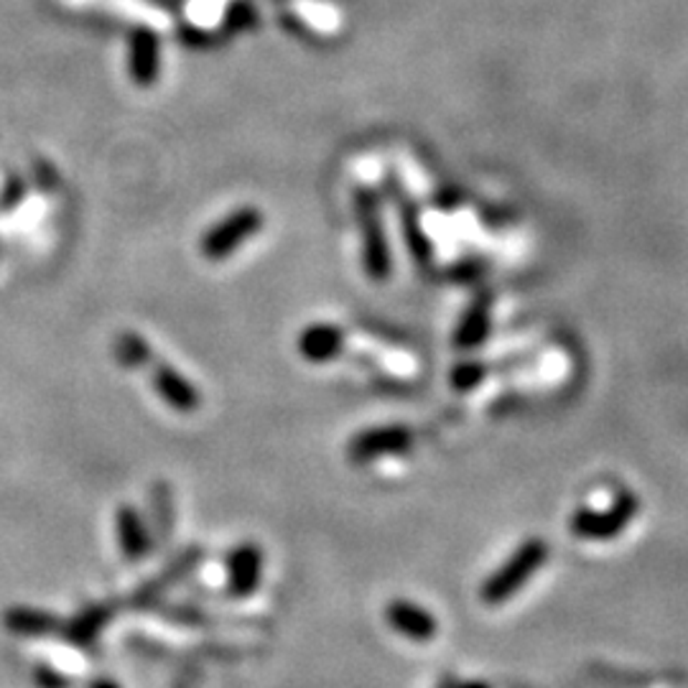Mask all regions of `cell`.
<instances>
[{
  "label": "cell",
  "instance_id": "6da1fadb",
  "mask_svg": "<svg viewBox=\"0 0 688 688\" xmlns=\"http://www.w3.org/2000/svg\"><path fill=\"white\" fill-rule=\"evenodd\" d=\"M355 220L359 228V240H363V268L365 275L375 283H385L393 273V256L388 232H385V220L381 199L373 189H357L355 197Z\"/></svg>",
  "mask_w": 688,
  "mask_h": 688
},
{
  "label": "cell",
  "instance_id": "7a4b0ae2",
  "mask_svg": "<svg viewBox=\"0 0 688 688\" xmlns=\"http://www.w3.org/2000/svg\"><path fill=\"white\" fill-rule=\"evenodd\" d=\"M265 217L258 207L246 205L232 209L230 215H225L220 222H215L199 240V253L209 263H222V260L232 258L238 250L246 246L248 240H253L256 234L263 230Z\"/></svg>",
  "mask_w": 688,
  "mask_h": 688
},
{
  "label": "cell",
  "instance_id": "3957f363",
  "mask_svg": "<svg viewBox=\"0 0 688 688\" xmlns=\"http://www.w3.org/2000/svg\"><path fill=\"white\" fill-rule=\"evenodd\" d=\"M549 559V545L541 539H528L523 545H518L505 564L494 572L488 582L482 584V602L484 604H502L531 578Z\"/></svg>",
  "mask_w": 688,
  "mask_h": 688
},
{
  "label": "cell",
  "instance_id": "277c9868",
  "mask_svg": "<svg viewBox=\"0 0 688 688\" xmlns=\"http://www.w3.org/2000/svg\"><path fill=\"white\" fill-rule=\"evenodd\" d=\"M640 502L633 492H619L615 502L604 510H576L572 518V533L584 541H612L633 523Z\"/></svg>",
  "mask_w": 688,
  "mask_h": 688
},
{
  "label": "cell",
  "instance_id": "5b68a950",
  "mask_svg": "<svg viewBox=\"0 0 688 688\" xmlns=\"http://www.w3.org/2000/svg\"><path fill=\"white\" fill-rule=\"evenodd\" d=\"M416 436L408 426L403 424H385V426H371V429L357 431L347 441V459L352 465H371L383 457H400L414 447Z\"/></svg>",
  "mask_w": 688,
  "mask_h": 688
},
{
  "label": "cell",
  "instance_id": "8992f818",
  "mask_svg": "<svg viewBox=\"0 0 688 688\" xmlns=\"http://www.w3.org/2000/svg\"><path fill=\"white\" fill-rule=\"evenodd\" d=\"M146 373H148L150 385H154L156 396L161 398L171 410H176V414L189 416V414H197V410L201 408L199 388L176 371L174 365L154 357L148 363Z\"/></svg>",
  "mask_w": 688,
  "mask_h": 688
},
{
  "label": "cell",
  "instance_id": "52a82bcc",
  "mask_svg": "<svg viewBox=\"0 0 688 688\" xmlns=\"http://www.w3.org/2000/svg\"><path fill=\"white\" fill-rule=\"evenodd\" d=\"M263 578V551L256 543H240L228 556V590L234 597L246 600L258 592Z\"/></svg>",
  "mask_w": 688,
  "mask_h": 688
},
{
  "label": "cell",
  "instance_id": "ba28073f",
  "mask_svg": "<svg viewBox=\"0 0 688 688\" xmlns=\"http://www.w3.org/2000/svg\"><path fill=\"white\" fill-rule=\"evenodd\" d=\"M299 355L312 365L332 363L344 350V330L332 322H314L301 330L296 340Z\"/></svg>",
  "mask_w": 688,
  "mask_h": 688
},
{
  "label": "cell",
  "instance_id": "9c48e42d",
  "mask_svg": "<svg viewBox=\"0 0 688 688\" xmlns=\"http://www.w3.org/2000/svg\"><path fill=\"white\" fill-rule=\"evenodd\" d=\"M115 528L125 561H131V564L144 561L150 551V531L144 515L133 505H121L115 513Z\"/></svg>",
  "mask_w": 688,
  "mask_h": 688
},
{
  "label": "cell",
  "instance_id": "30bf717a",
  "mask_svg": "<svg viewBox=\"0 0 688 688\" xmlns=\"http://www.w3.org/2000/svg\"><path fill=\"white\" fill-rule=\"evenodd\" d=\"M385 615H388V623L393 630L406 635L408 640L426 643V640H431L436 630H439L436 619L424 607H418V604L393 602Z\"/></svg>",
  "mask_w": 688,
  "mask_h": 688
},
{
  "label": "cell",
  "instance_id": "8fae6325",
  "mask_svg": "<svg viewBox=\"0 0 688 688\" xmlns=\"http://www.w3.org/2000/svg\"><path fill=\"white\" fill-rule=\"evenodd\" d=\"M492 324V304L490 299H477L472 306L467 309L465 316L459 319L457 332H455V344L461 350H475L488 340Z\"/></svg>",
  "mask_w": 688,
  "mask_h": 688
},
{
  "label": "cell",
  "instance_id": "7c38bea8",
  "mask_svg": "<svg viewBox=\"0 0 688 688\" xmlns=\"http://www.w3.org/2000/svg\"><path fill=\"white\" fill-rule=\"evenodd\" d=\"M131 77L140 87L154 85L158 80V41L150 33H138L131 41Z\"/></svg>",
  "mask_w": 688,
  "mask_h": 688
},
{
  "label": "cell",
  "instance_id": "4fadbf2b",
  "mask_svg": "<svg viewBox=\"0 0 688 688\" xmlns=\"http://www.w3.org/2000/svg\"><path fill=\"white\" fill-rule=\"evenodd\" d=\"M113 357L117 365L125 367V371H146L150 359L156 357V352L144 334L125 330L117 334L113 342Z\"/></svg>",
  "mask_w": 688,
  "mask_h": 688
},
{
  "label": "cell",
  "instance_id": "5bb4252c",
  "mask_svg": "<svg viewBox=\"0 0 688 688\" xmlns=\"http://www.w3.org/2000/svg\"><path fill=\"white\" fill-rule=\"evenodd\" d=\"M6 627L21 637H44L52 630H56L54 615L31 607H15L6 615Z\"/></svg>",
  "mask_w": 688,
  "mask_h": 688
},
{
  "label": "cell",
  "instance_id": "9a60e30c",
  "mask_svg": "<svg viewBox=\"0 0 688 688\" xmlns=\"http://www.w3.org/2000/svg\"><path fill=\"white\" fill-rule=\"evenodd\" d=\"M400 225H403V230H406L403 232V238H406V246L410 250V256H414L416 263L429 265L431 256H434L431 242L424 234L421 222H418V212L408 205V201H403L400 205Z\"/></svg>",
  "mask_w": 688,
  "mask_h": 688
},
{
  "label": "cell",
  "instance_id": "2e32d148",
  "mask_svg": "<svg viewBox=\"0 0 688 688\" xmlns=\"http://www.w3.org/2000/svg\"><path fill=\"white\" fill-rule=\"evenodd\" d=\"M107 617H111V609L103 607V604L87 607L77 619H72V625L64 630L66 640L74 643V645H82V648H87V645L95 643V637L100 630H103Z\"/></svg>",
  "mask_w": 688,
  "mask_h": 688
},
{
  "label": "cell",
  "instance_id": "e0dca14e",
  "mask_svg": "<svg viewBox=\"0 0 688 688\" xmlns=\"http://www.w3.org/2000/svg\"><path fill=\"white\" fill-rule=\"evenodd\" d=\"M150 508H154L156 513L158 533H169L174 525V498L169 484L156 482L154 488H150Z\"/></svg>",
  "mask_w": 688,
  "mask_h": 688
},
{
  "label": "cell",
  "instance_id": "ac0fdd59",
  "mask_svg": "<svg viewBox=\"0 0 688 688\" xmlns=\"http://www.w3.org/2000/svg\"><path fill=\"white\" fill-rule=\"evenodd\" d=\"M23 197H27V184H23L21 176H8L3 189H0V212H13Z\"/></svg>",
  "mask_w": 688,
  "mask_h": 688
},
{
  "label": "cell",
  "instance_id": "d6986e66",
  "mask_svg": "<svg viewBox=\"0 0 688 688\" xmlns=\"http://www.w3.org/2000/svg\"><path fill=\"white\" fill-rule=\"evenodd\" d=\"M482 377H484V373H482L480 365H459L455 375H451V383H455V388L467 390V388H472V385L480 383Z\"/></svg>",
  "mask_w": 688,
  "mask_h": 688
},
{
  "label": "cell",
  "instance_id": "ffe728a7",
  "mask_svg": "<svg viewBox=\"0 0 688 688\" xmlns=\"http://www.w3.org/2000/svg\"><path fill=\"white\" fill-rule=\"evenodd\" d=\"M37 684L41 688H64L66 686V678L59 674V670L49 668V666H39L37 668Z\"/></svg>",
  "mask_w": 688,
  "mask_h": 688
},
{
  "label": "cell",
  "instance_id": "44dd1931",
  "mask_svg": "<svg viewBox=\"0 0 688 688\" xmlns=\"http://www.w3.org/2000/svg\"><path fill=\"white\" fill-rule=\"evenodd\" d=\"M90 688H121L115 681H107V678H100V681L92 684Z\"/></svg>",
  "mask_w": 688,
  "mask_h": 688
}]
</instances>
